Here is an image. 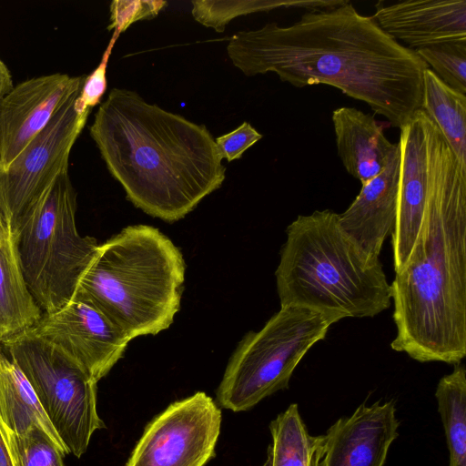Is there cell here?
I'll list each match as a JSON object with an SVG mask.
<instances>
[{
	"label": "cell",
	"mask_w": 466,
	"mask_h": 466,
	"mask_svg": "<svg viewBox=\"0 0 466 466\" xmlns=\"http://www.w3.org/2000/svg\"><path fill=\"white\" fill-rule=\"evenodd\" d=\"M262 138L249 123L243 122L231 132L216 138V144L221 153L222 158L228 162L241 157L242 154L256 142Z\"/></svg>",
	"instance_id": "83f0119b"
},
{
	"label": "cell",
	"mask_w": 466,
	"mask_h": 466,
	"mask_svg": "<svg viewBox=\"0 0 466 466\" xmlns=\"http://www.w3.org/2000/svg\"><path fill=\"white\" fill-rule=\"evenodd\" d=\"M86 76L54 73L25 80L0 105V171L6 169L72 96Z\"/></svg>",
	"instance_id": "5bb4252c"
},
{
	"label": "cell",
	"mask_w": 466,
	"mask_h": 466,
	"mask_svg": "<svg viewBox=\"0 0 466 466\" xmlns=\"http://www.w3.org/2000/svg\"><path fill=\"white\" fill-rule=\"evenodd\" d=\"M422 109L466 167V95L447 86L428 67L423 73Z\"/></svg>",
	"instance_id": "ffe728a7"
},
{
	"label": "cell",
	"mask_w": 466,
	"mask_h": 466,
	"mask_svg": "<svg viewBox=\"0 0 466 466\" xmlns=\"http://www.w3.org/2000/svg\"><path fill=\"white\" fill-rule=\"evenodd\" d=\"M185 269L182 253L157 228L128 226L99 244L73 299L92 303L130 340L156 335L180 309Z\"/></svg>",
	"instance_id": "5b68a950"
},
{
	"label": "cell",
	"mask_w": 466,
	"mask_h": 466,
	"mask_svg": "<svg viewBox=\"0 0 466 466\" xmlns=\"http://www.w3.org/2000/svg\"><path fill=\"white\" fill-rule=\"evenodd\" d=\"M16 363L68 453L80 458L106 427L96 408V381L69 355L30 328L0 341Z\"/></svg>",
	"instance_id": "ba28073f"
},
{
	"label": "cell",
	"mask_w": 466,
	"mask_h": 466,
	"mask_svg": "<svg viewBox=\"0 0 466 466\" xmlns=\"http://www.w3.org/2000/svg\"><path fill=\"white\" fill-rule=\"evenodd\" d=\"M392 350L419 362L466 355V167L443 137L411 253L390 284Z\"/></svg>",
	"instance_id": "7a4b0ae2"
},
{
	"label": "cell",
	"mask_w": 466,
	"mask_h": 466,
	"mask_svg": "<svg viewBox=\"0 0 466 466\" xmlns=\"http://www.w3.org/2000/svg\"><path fill=\"white\" fill-rule=\"evenodd\" d=\"M414 51L447 86L466 95V40L442 42Z\"/></svg>",
	"instance_id": "d4e9b609"
},
{
	"label": "cell",
	"mask_w": 466,
	"mask_h": 466,
	"mask_svg": "<svg viewBox=\"0 0 466 466\" xmlns=\"http://www.w3.org/2000/svg\"><path fill=\"white\" fill-rule=\"evenodd\" d=\"M117 36L113 35L98 66L88 76H86L81 92L76 103L83 109H91L97 105L106 89V66L112 48Z\"/></svg>",
	"instance_id": "4316f807"
},
{
	"label": "cell",
	"mask_w": 466,
	"mask_h": 466,
	"mask_svg": "<svg viewBox=\"0 0 466 466\" xmlns=\"http://www.w3.org/2000/svg\"><path fill=\"white\" fill-rule=\"evenodd\" d=\"M435 398L449 450V466H466V370L454 365L438 382Z\"/></svg>",
	"instance_id": "44dd1931"
},
{
	"label": "cell",
	"mask_w": 466,
	"mask_h": 466,
	"mask_svg": "<svg viewBox=\"0 0 466 466\" xmlns=\"http://www.w3.org/2000/svg\"><path fill=\"white\" fill-rule=\"evenodd\" d=\"M331 120L338 155L347 172L361 185L381 173L398 144L388 140L374 116L341 106L333 110Z\"/></svg>",
	"instance_id": "e0dca14e"
},
{
	"label": "cell",
	"mask_w": 466,
	"mask_h": 466,
	"mask_svg": "<svg viewBox=\"0 0 466 466\" xmlns=\"http://www.w3.org/2000/svg\"><path fill=\"white\" fill-rule=\"evenodd\" d=\"M397 216L391 234L395 272L406 264L426 207L438 148L443 136L423 109L400 128Z\"/></svg>",
	"instance_id": "8fae6325"
},
{
	"label": "cell",
	"mask_w": 466,
	"mask_h": 466,
	"mask_svg": "<svg viewBox=\"0 0 466 466\" xmlns=\"http://www.w3.org/2000/svg\"><path fill=\"white\" fill-rule=\"evenodd\" d=\"M400 163L398 146L382 172L363 184L350 207L339 214L341 228L374 258H380L384 240L394 228Z\"/></svg>",
	"instance_id": "2e32d148"
},
{
	"label": "cell",
	"mask_w": 466,
	"mask_h": 466,
	"mask_svg": "<svg viewBox=\"0 0 466 466\" xmlns=\"http://www.w3.org/2000/svg\"><path fill=\"white\" fill-rule=\"evenodd\" d=\"M341 4V0L279 1V0H197L192 1V15L196 21L217 32L235 17L277 8H307L309 10L329 8Z\"/></svg>",
	"instance_id": "603a6c76"
},
{
	"label": "cell",
	"mask_w": 466,
	"mask_h": 466,
	"mask_svg": "<svg viewBox=\"0 0 466 466\" xmlns=\"http://www.w3.org/2000/svg\"><path fill=\"white\" fill-rule=\"evenodd\" d=\"M76 211V192L65 171L25 213L16 232L23 274L43 312L72 301L99 247L78 233Z\"/></svg>",
	"instance_id": "8992f818"
},
{
	"label": "cell",
	"mask_w": 466,
	"mask_h": 466,
	"mask_svg": "<svg viewBox=\"0 0 466 466\" xmlns=\"http://www.w3.org/2000/svg\"><path fill=\"white\" fill-rule=\"evenodd\" d=\"M378 25L408 48L466 40V0H410L375 5Z\"/></svg>",
	"instance_id": "9a60e30c"
},
{
	"label": "cell",
	"mask_w": 466,
	"mask_h": 466,
	"mask_svg": "<svg viewBox=\"0 0 466 466\" xmlns=\"http://www.w3.org/2000/svg\"><path fill=\"white\" fill-rule=\"evenodd\" d=\"M399 426L392 400L362 403L311 436L309 466H384Z\"/></svg>",
	"instance_id": "4fadbf2b"
},
{
	"label": "cell",
	"mask_w": 466,
	"mask_h": 466,
	"mask_svg": "<svg viewBox=\"0 0 466 466\" xmlns=\"http://www.w3.org/2000/svg\"><path fill=\"white\" fill-rule=\"evenodd\" d=\"M0 420L19 434L39 428L68 453L25 374L1 348Z\"/></svg>",
	"instance_id": "d6986e66"
},
{
	"label": "cell",
	"mask_w": 466,
	"mask_h": 466,
	"mask_svg": "<svg viewBox=\"0 0 466 466\" xmlns=\"http://www.w3.org/2000/svg\"><path fill=\"white\" fill-rule=\"evenodd\" d=\"M89 132L127 198L152 217L177 221L225 180L221 153L205 126L135 91L112 89Z\"/></svg>",
	"instance_id": "3957f363"
},
{
	"label": "cell",
	"mask_w": 466,
	"mask_h": 466,
	"mask_svg": "<svg viewBox=\"0 0 466 466\" xmlns=\"http://www.w3.org/2000/svg\"><path fill=\"white\" fill-rule=\"evenodd\" d=\"M221 419L203 391L177 400L147 425L126 466H204L215 456Z\"/></svg>",
	"instance_id": "30bf717a"
},
{
	"label": "cell",
	"mask_w": 466,
	"mask_h": 466,
	"mask_svg": "<svg viewBox=\"0 0 466 466\" xmlns=\"http://www.w3.org/2000/svg\"><path fill=\"white\" fill-rule=\"evenodd\" d=\"M342 319L302 307H280L261 329L248 332L238 343L218 387V403L244 411L288 388L302 358Z\"/></svg>",
	"instance_id": "52a82bcc"
},
{
	"label": "cell",
	"mask_w": 466,
	"mask_h": 466,
	"mask_svg": "<svg viewBox=\"0 0 466 466\" xmlns=\"http://www.w3.org/2000/svg\"><path fill=\"white\" fill-rule=\"evenodd\" d=\"M14 86L11 72L5 62L0 58V105L5 96Z\"/></svg>",
	"instance_id": "f1b7e54d"
},
{
	"label": "cell",
	"mask_w": 466,
	"mask_h": 466,
	"mask_svg": "<svg viewBox=\"0 0 466 466\" xmlns=\"http://www.w3.org/2000/svg\"><path fill=\"white\" fill-rule=\"evenodd\" d=\"M17 233L0 241V341L33 328L43 311L25 282Z\"/></svg>",
	"instance_id": "ac0fdd59"
},
{
	"label": "cell",
	"mask_w": 466,
	"mask_h": 466,
	"mask_svg": "<svg viewBox=\"0 0 466 466\" xmlns=\"http://www.w3.org/2000/svg\"><path fill=\"white\" fill-rule=\"evenodd\" d=\"M72 96L46 127L0 171V209L12 231L29 208L63 172L68 171L71 149L82 132L91 109H83Z\"/></svg>",
	"instance_id": "9c48e42d"
},
{
	"label": "cell",
	"mask_w": 466,
	"mask_h": 466,
	"mask_svg": "<svg viewBox=\"0 0 466 466\" xmlns=\"http://www.w3.org/2000/svg\"><path fill=\"white\" fill-rule=\"evenodd\" d=\"M0 466H14L5 440L0 429Z\"/></svg>",
	"instance_id": "f546056e"
},
{
	"label": "cell",
	"mask_w": 466,
	"mask_h": 466,
	"mask_svg": "<svg viewBox=\"0 0 466 466\" xmlns=\"http://www.w3.org/2000/svg\"><path fill=\"white\" fill-rule=\"evenodd\" d=\"M271 444L262 466H309L311 435L296 403L270 422Z\"/></svg>",
	"instance_id": "7402d4cb"
},
{
	"label": "cell",
	"mask_w": 466,
	"mask_h": 466,
	"mask_svg": "<svg viewBox=\"0 0 466 466\" xmlns=\"http://www.w3.org/2000/svg\"><path fill=\"white\" fill-rule=\"evenodd\" d=\"M276 269L280 307L345 318H372L391 304L380 258L370 257L340 227L339 215L316 210L287 228Z\"/></svg>",
	"instance_id": "277c9868"
},
{
	"label": "cell",
	"mask_w": 466,
	"mask_h": 466,
	"mask_svg": "<svg viewBox=\"0 0 466 466\" xmlns=\"http://www.w3.org/2000/svg\"><path fill=\"white\" fill-rule=\"evenodd\" d=\"M13 234L14 232L0 209V241L8 239Z\"/></svg>",
	"instance_id": "4dcf8cb0"
},
{
	"label": "cell",
	"mask_w": 466,
	"mask_h": 466,
	"mask_svg": "<svg viewBox=\"0 0 466 466\" xmlns=\"http://www.w3.org/2000/svg\"><path fill=\"white\" fill-rule=\"evenodd\" d=\"M31 329L64 350L96 382L122 358L130 341L102 311L82 299L43 312Z\"/></svg>",
	"instance_id": "7c38bea8"
},
{
	"label": "cell",
	"mask_w": 466,
	"mask_h": 466,
	"mask_svg": "<svg viewBox=\"0 0 466 466\" xmlns=\"http://www.w3.org/2000/svg\"><path fill=\"white\" fill-rule=\"evenodd\" d=\"M0 429L14 466H65L63 459L66 452L43 430L33 428L19 434L1 420Z\"/></svg>",
	"instance_id": "cb8c5ba5"
},
{
	"label": "cell",
	"mask_w": 466,
	"mask_h": 466,
	"mask_svg": "<svg viewBox=\"0 0 466 466\" xmlns=\"http://www.w3.org/2000/svg\"><path fill=\"white\" fill-rule=\"evenodd\" d=\"M167 5L166 1L155 0H115L110 5V25L108 30L114 29L118 37L131 24L157 15Z\"/></svg>",
	"instance_id": "484cf974"
},
{
	"label": "cell",
	"mask_w": 466,
	"mask_h": 466,
	"mask_svg": "<svg viewBox=\"0 0 466 466\" xmlns=\"http://www.w3.org/2000/svg\"><path fill=\"white\" fill-rule=\"evenodd\" d=\"M227 52L248 76L271 72L299 88L333 86L398 128L422 109L428 66L349 1L309 10L291 25L238 32Z\"/></svg>",
	"instance_id": "6da1fadb"
}]
</instances>
